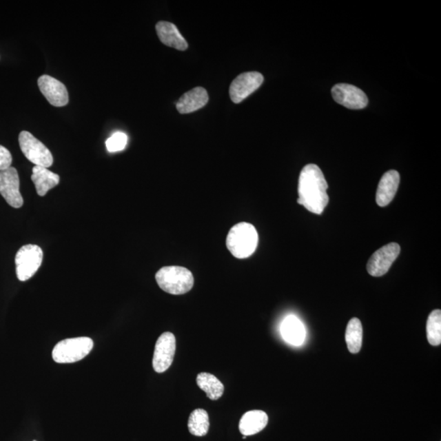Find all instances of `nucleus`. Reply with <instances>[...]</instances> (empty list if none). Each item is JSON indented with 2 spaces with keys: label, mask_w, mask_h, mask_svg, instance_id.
<instances>
[{
  "label": "nucleus",
  "mask_w": 441,
  "mask_h": 441,
  "mask_svg": "<svg viewBox=\"0 0 441 441\" xmlns=\"http://www.w3.org/2000/svg\"><path fill=\"white\" fill-rule=\"evenodd\" d=\"M328 183L323 172L314 164L307 165L300 173L298 203L311 213L321 214L328 205Z\"/></svg>",
  "instance_id": "f257e3e1"
},
{
  "label": "nucleus",
  "mask_w": 441,
  "mask_h": 441,
  "mask_svg": "<svg viewBox=\"0 0 441 441\" xmlns=\"http://www.w3.org/2000/svg\"><path fill=\"white\" fill-rule=\"evenodd\" d=\"M258 232L252 224L240 223L235 225L228 233L227 249L234 257L243 259L250 257L257 249Z\"/></svg>",
  "instance_id": "f03ea898"
},
{
  "label": "nucleus",
  "mask_w": 441,
  "mask_h": 441,
  "mask_svg": "<svg viewBox=\"0 0 441 441\" xmlns=\"http://www.w3.org/2000/svg\"><path fill=\"white\" fill-rule=\"evenodd\" d=\"M156 280L161 289L174 295L187 294L194 285L192 273L182 267H162L156 273Z\"/></svg>",
  "instance_id": "7ed1b4c3"
},
{
  "label": "nucleus",
  "mask_w": 441,
  "mask_h": 441,
  "mask_svg": "<svg viewBox=\"0 0 441 441\" xmlns=\"http://www.w3.org/2000/svg\"><path fill=\"white\" fill-rule=\"evenodd\" d=\"M94 347V342L86 337L65 339L57 344L52 351V359L57 363L70 364L81 360Z\"/></svg>",
  "instance_id": "20e7f679"
},
{
  "label": "nucleus",
  "mask_w": 441,
  "mask_h": 441,
  "mask_svg": "<svg viewBox=\"0 0 441 441\" xmlns=\"http://www.w3.org/2000/svg\"><path fill=\"white\" fill-rule=\"evenodd\" d=\"M43 258L41 247L35 245L22 246L15 257L17 276L21 281L33 277L41 267Z\"/></svg>",
  "instance_id": "39448f33"
},
{
  "label": "nucleus",
  "mask_w": 441,
  "mask_h": 441,
  "mask_svg": "<svg viewBox=\"0 0 441 441\" xmlns=\"http://www.w3.org/2000/svg\"><path fill=\"white\" fill-rule=\"evenodd\" d=\"M19 145L22 153L28 160L35 166L44 167H51L54 163V157L45 145L35 139L28 131H22L19 134Z\"/></svg>",
  "instance_id": "423d86ee"
},
{
  "label": "nucleus",
  "mask_w": 441,
  "mask_h": 441,
  "mask_svg": "<svg viewBox=\"0 0 441 441\" xmlns=\"http://www.w3.org/2000/svg\"><path fill=\"white\" fill-rule=\"evenodd\" d=\"M400 253V246L396 243H391L382 247L369 260L367 264L369 274L375 277L387 274L392 263L398 258Z\"/></svg>",
  "instance_id": "0eeeda50"
},
{
  "label": "nucleus",
  "mask_w": 441,
  "mask_h": 441,
  "mask_svg": "<svg viewBox=\"0 0 441 441\" xmlns=\"http://www.w3.org/2000/svg\"><path fill=\"white\" fill-rule=\"evenodd\" d=\"M176 351V338L173 334L165 332L158 338L154 347L153 368L158 373L169 369L173 363Z\"/></svg>",
  "instance_id": "6e6552de"
},
{
  "label": "nucleus",
  "mask_w": 441,
  "mask_h": 441,
  "mask_svg": "<svg viewBox=\"0 0 441 441\" xmlns=\"http://www.w3.org/2000/svg\"><path fill=\"white\" fill-rule=\"evenodd\" d=\"M0 195L12 208L19 209L24 204L20 192V179L15 167L0 171Z\"/></svg>",
  "instance_id": "1a4fd4ad"
},
{
  "label": "nucleus",
  "mask_w": 441,
  "mask_h": 441,
  "mask_svg": "<svg viewBox=\"0 0 441 441\" xmlns=\"http://www.w3.org/2000/svg\"><path fill=\"white\" fill-rule=\"evenodd\" d=\"M332 96L337 103L348 109H364L369 103L367 95L360 88L348 83H338L334 85Z\"/></svg>",
  "instance_id": "9d476101"
},
{
  "label": "nucleus",
  "mask_w": 441,
  "mask_h": 441,
  "mask_svg": "<svg viewBox=\"0 0 441 441\" xmlns=\"http://www.w3.org/2000/svg\"><path fill=\"white\" fill-rule=\"evenodd\" d=\"M264 81L261 73L250 72L240 74L232 83L230 96L234 103H240L263 85Z\"/></svg>",
  "instance_id": "9b49d317"
},
{
  "label": "nucleus",
  "mask_w": 441,
  "mask_h": 441,
  "mask_svg": "<svg viewBox=\"0 0 441 441\" xmlns=\"http://www.w3.org/2000/svg\"><path fill=\"white\" fill-rule=\"evenodd\" d=\"M38 85L48 103L56 107H63L69 103L68 91L64 83L44 74L39 78Z\"/></svg>",
  "instance_id": "f8f14e48"
},
{
  "label": "nucleus",
  "mask_w": 441,
  "mask_h": 441,
  "mask_svg": "<svg viewBox=\"0 0 441 441\" xmlns=\"http://www.w3.org/2000/svg\"><path fill=\"white\" fill-rule=\"evenodd\" d=\"M400 180V174L396 170H390L383 174L376 193V202L378 206L385 207L393 200L399 187Z\"/></svg>",
  "instance_id": "ddd939ff"
},
{
  "label": "nucleus",
  "mask_w": 441,
  "mask_h": 441,
  "mask_svg": "<svg viewBox=\"0 0 441 441\" xmlns=\"http://www.w3.org/2000/svg\"><path fill=\"white\" fill-rule=\"evenodd\" d=\"M208 101L209 95L205 88L196 87L181 96L176 107L181 114H189L204 107Z\"/></svg>",
  "instance_id": "4468645a"
},
{
  "label": "nucleus",
  "mask_w": 441,
  "mask_h": 441,
  "mask_svg": "<svg viewBox=\"0 0 441 441\" xmlns=\"http://www.w3.org/2000/svg\"><path fill=\"white\" fill-rule=\"evenodd\" d=\"M158 39L165 45L179 51H185L188 43L176 26L169 21H158L156 26Z\"/></svg>",
  "instance_id": "2eb2a0df"
},
{
  "label": "nucleus",
  "mask_w": 441,
  "mask_h": 441,
  "mask_svg": "<svg viewBox=\"0 0 441 441\" xmlns=\"http://www.w3.org/2000/svg\"><path fill=\"white\" fill-rule=\"evenodd\" d=\"M268 423V416L262 410L247 412L240 419L239 429L245 436L253 435L262 431Z\"/></svg>",
  "instance_id": "dca6fc26"
},
{
  "label": "nucleus",
  "mask_w": 441,
  "mask_h": 441,
  "mask_svg": "<svg viewBox=\"0 0 441 441\" xmlns=\"http://www.w3.org/2000/svg\"><path fill=\"white\" fill-rule=\"evenodd\" d=\"M32 180L39 196L46 195L50 189L55 187L60 182V176L47 167L34 166L32 170Z\"/></svg>",
  "instance_id": "f3484780"
},
{
  "label": "nucleus",
  "mask_w": 441,
  "mask_h": 441,
  "mask_svg": "<svg viewBox=\"0 0 441 441\" xmlns=\"http://www.w3.org/2000/svg\"><path fill=\"white\" fill-rule=\"evenodd\" d=\"M281 334L287 342L294 346H299L306 336L305 328L296 316L286 317L281 325Z\"/></svg>",
  "instance_id": "a211bd4d"
},
{
  "label": "nucleus",
  "mask_w": 441,
  "mask_h": 441,
  "mask_svg": "<svg viewBox=\"0 0 441 441\" xmlns=\"http://www.w3.org/2000/svg\"><path fill=\"white\" fill-rule=\"evenodd\" d=\"M197 385L204 391L212 400H217L224 393V386L214 375L209 373H201L196 378Z\"/></svg>",
  "instance_id": "6ab92c4d"
},
{
  "label": "nucleus",
  "mask_w": 441,
  "mask_h": 441,
  "mask_svg": "<svg viewBox=\"0 0 441 441\" xmlns=\"http://www.w3.org/2000/svg\"><path fill=\"white\" fill-rule=\"evenodd\" d=\"M363 328L358 318H352L347 325L346 342L348 350L352 354L360 352L362 347Z\"/></svg>",
  "instance_id": "aec40b11"
},
{
  "label": "nucleus",
  "mask_w": 441,
  "mask_h": 441,
  "mask_svg": "<svg viewBox=\"0 0 441 441\" xmlns=\"http://www.w3.org/2000/svg\"><path fill=\"white\" fill-rule=\"evenodd\" d=\"M188 429L191 434L196 436H205L209 429V414L205 409L194 410L189 417Z\"/></svg>",
  "instance_id": "412c9836"
},
{
  "label": "nucleus",
  "mask_w": 441,
  "mask_h": 441,
  "mask_svg": "<svg viewBox=\"0 0 441 441\" xmlns=\"http://www.w3.org/2000/svg\"><path fill=\"white\" fill-rule=\"evenodd\" d=\"M427 340L431 346L438 347L441 343V311L431 312L427 322Z\"/></svg>",
  "instance_id": "4be33fe9"
},
{
  "label": "nucleus",
  "mask_w": 441,
  "mask_h": 441,
  "mask_svg": "<svg viewBox=\"0 0 441 441\" xmlns=\"http://www.w3.org/2000/svg\"><path fill=\"white\" fill-rule=\"evenodd\" d=\"M127 143V136L122 132H117L107 140L105 145L109 152L114 153L123 151Z\"/></svg>",
  "instance_id": "5701e85b"
},
{
  "label": "nucleus",
  "mask_w": 441,
  "mask_h": 441,
  "mask_svg": "<svg viewBox=\"0 0 441 441\" xmlns=\"http://www.w3.org/2000/svg\"><path fill=\"white\" fill-rule=\"evenodd\" d=\"M12 154L8 149L0 145V171L10 169L12 165Z\"/></svg>",
  "instance_id": "b1692460"
}]
</instances>
